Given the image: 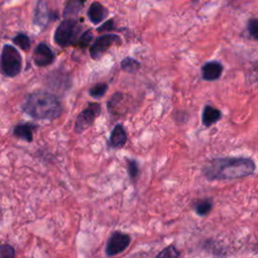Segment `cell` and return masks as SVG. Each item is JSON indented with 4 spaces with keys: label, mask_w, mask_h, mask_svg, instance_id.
Listing matches in <instances>:
<instances>
[{
    "label": "cell",
    "mask_w": 258,
    "mask_h": 258,
    "mask_svg": "<svg viewBox=\"0 0 258 258\" xmlns=\"http://www.w3.org/2000/svg\"><path fill=\"white\" fill-rule=\"evenodd\" d=\"M255 170V163L246 157H223L211 160L204 168L210 179H232L250 175Z\"/></svg>",
    "instance_id": "obj_1"
},
{
    "label": "cell",
    "mask_w": 258,
    "mask_h": 258,
    "mask_svg": "<svg viewBox=\"0 0 258 258\" xmlns=\"http://www.w3.org/2000/svg\"><path fill=\"white\" fill-rule=\"evenodd\" d=\"M22 109L27 115L40 120H52L61 114V105L57 98L44 91L28 95Z\"/></svg>",
    "instance_id": "obj_2"
},
{
    "label": "cell",
    "mask_w": 258,
    "mask_h": 258,
    "mask_svg": "<svg viewBox=\"0 0 258 258\" xmlns=\"http://www.w3.org/2000/svg\"><path fill=\"white\" fill-rule=\"evenodd\" d=\"M22 67V58L19 51L10 44H5L1 52L2 73L7 77L17 76Z\"/></svg>",
    "instance_id": "obj_3"
},
{
    "label": "cell",
    "mask_w": 258,
    "mask_h": 258,
    "mask_svg": "<svg viewBox=\"0 0 258 258\" xmlns=\"http://www.w3.org/2000/svg\"><path fill=\"white\" fill-rule=\"evenodd\" d=\"M81 27L77 20L66 19L61 21L54 32V41L60 46H68L78 40ZM79 41V40H78Z\"/></svg>",
    "instance_id": "obj_4"
},
{
    "label": "cell",
    "mask_w": 258,
    "mask_h": 258,
    "mask_svg": "<svg viewBox=\"0 0 258 258\" xmlns=\"http://www.w3.org/2000/svg\"><path fill=\"white\" fill-rule=\"evenodd\" d=\"M101 107L98 103L90 104L84 111H82L75 123V131L77 133H82L85 131L100 114Z\"/></svg>",
    "instance_id": "obj_5"
},
{
    "label": "cell",
    "mask_w": 258,
    "mask_h": 258,
    "mask_svg": "<svg viewBox=\"0 0 258 258\" xmlns=\"http://www.w3.org/2000/svg\"><path fill=\"white\" fill-rule=\"evenodd\" d=\"M121 39L116 34H104L98 37L90 48L91 57L94 59L100 58L113 44L120 43Z\"/></svg>",
    "instance_id": "obj_6"
},
{
    "label": "cell",
    "mask_w": 258,
    "mask_h": 258,
    "mask_svg": "<svg viewBox=\"0 0 258 258\" xmlns=\"http://www.w3.org/2000/svg\"><path fill=\"white\" fill-rule=\"evenodd\" d=\"M130 244V237L121 232H115L111 235L106 246L108 256H114L124 251Z\"/></svg>",
    "instance_id": "obj_7"
},
{
    "label": "cell",
    "mask_w": 258,
    "mask_h": 258,
    "mask_svg": "<svg viewBox=\"0 0 258 258\" xmlns=\"http://www.w3.org/2000/svg\"><path fill=\"white\" fill-rule=\"evenodd\" d=\"M54 59V54L45 43H39L33 52L34 63L38 67H46Z\"/></svg>",
    "instance_id": "obj_8"
},
{
    "label": "cell",
    "mask_w": 258,
    "mask_h": 258,
    "mask_svg": "<svg viewBox=\"0 0 258 258\" xmlns=\"http://www.w3.org/2000/svg\"><path fill=\"white\" fill-rule=\"evenodd\" d=\"M223 73V66L218 61H209L202 67V76L206 81L218 80Z\"/></svg>",
    "instance_id": "obj_9"
},
{
    "label": "cell",
    "mask_w": 258,
    "mask_h": 258,
    "mask_svg": "<svg viewBox=\"0 0 258 258\" xmlns=\"http://www.w3.org/2000/svg\"><path fill=\"white\" fill-rule=\"evenodd\" d=\"M108 16V10L100 2H93L88 10V17L92 23L97 24Z\"/></svg>",
    "instance_id": "obj_10"
},
{
    "label": "cell",
    "mask_w": 258,
    "mask_h": 258,
    "mask_svg": "<svg viewBox=\"0 0 258 258\" xmlns=\"http://www.w3.org/2000/svg\"><path fill=\"white\" fill-rule=\"evenodd\" d=\"M126 141H127V135L123 126L121 124H117L111 133L110 145L114 148H120L125 145Z\"/></svg>",
    "instance_id": "obj_11"
},
{
    "label": "cell",
    "mask_w": 258,
    "mask_h": 258,
    "mask_svg": "<svg viewBox=\"0 0 258 258\" xmlns=\"http://www.w3.org/2000/svg\"><path fill=\"white\" fill-rule=\"evenodd\" d=\"M36 128L35 124L32 123H22L14 127L13 133L16 137L26 140L27 142L32 141L33 139V130Z\"/></svg>",
    "instance_id": "obj_12"
},
{
    "label": "cell",
    "mask_w": 258,
    "mask_h": 258,
    "mask_svg": "<svg viewBox=\"0 0 258 258\" xmlns=\"http://www.w3.org/2000/svg\"><path fill=\"white\" fill-rule=\"evenodd\" d=\"M48 21V9L46 4L43 1H38L34 16H33V23L39 27H44Z\"/></svg>",
    "instance_id": "obj_13"
},
{
    "label": "cell",
    "mask_w": 258,
    "mask_h": 258,
    "mask_svg": "<svg viewBox=\"0 0 258 258\" xmlns=\"http://www.w3.org/2000/svg\"><path fill=\"white\" fill-rule=\"evenodd\" d=\"M222 113L220 110L208 105L203 110L202 121L205 126H211L221 119Z\"/></svg>",
    "instance_id": "obj_14"
},
{
    "label": "cell",
    "mask_w": 258,
    "mask_h": 258,
    "mask_svg": "<svg viewBox=\"0 0 258 258\" xmlns=\"http://www.w3.org/2000/svg\"><path fill=\"white\" fill-rule=\"evenodd\" d=\"M139 67H140V63L132 57H125L121 61V69L128 73H136Z\"/></svg>",
    "instance_id": "obj_15"
},
{
    "label": "cell",
    "mask_w": 258,
    "mask_h": 258,
    "mask_svg": "<svg viewBox=\"0 0 258 258\" xmlns=\"http://www.w3.org/2000/svg\"><path fill=\"white\" fill-rule=\"evenodd\" d=\"M212 209V203L209 200H203L195 204V210L198 215L206 216Z\"/></svg>",
    "instance_id": "obj_16"
},
{
    "label": "cell",
    "mask_w": 258,
    "mask_h": 258,
    "mask_svg": "<svg viewBox=\"0 0 258 258\" xmlns=\"http://www.w3.org/2000/svg\"><path fill=\"white\" fill-rule=\"evenodd\" d=\"M13 42L23 50H28L30 47V39L24 33H18L14 38Z\"/></svg>",
    "instance_id": "obj_17"
},
{
    "label": "cell",
    "mask_w": 258,
    "mask_h": 258,
    "mask_svg": "<svg viewBox=\"0 0 258 258\" xmlns=\"http://www.w3.org/2000/svg\"><path fill=\"white\" fill-rule=\"evenodd\" d=\"M107 88H108L107 84H104V83L97 84L90 89L89 94L91 95V97L98 99V98H101L105 94V92L107 91Z\"/></svg>",
    "instance_id": "obj_18"
},
{
    "label": "cell",
    "mask_w": 258,
    "mask_h": 258,
    "mask_svg": "<svg viewBox=\"0 0 258 258\" xmlns=\"http://www.w3.org/2000/svg\"><path fill=\"white\" fill-rule=\"evenodd\" d=\"M178 255L179 253L176 248L173 245H170L163 249L155 258H177Z\"/></svg>",
    "instance_id": "obj_19"
},
{
    "label": "cell",
    "mask_w": 258,
    "mask_h": 258,
    "mask_svg": "<svg viewBox=\"0 0 258 258\" xmlns=\"http://www.w3.org/2000/svg\"><path fill=\"white\" fill-rule=\"evenodd\" d=\"M247 29L252 38L258 40V18H250L247 23Z\"/></svg>",
    "instance_id": "obj_20"
},
{
    "label": "cell",
    "mask_w": 258,
    "mask_h": 258,
    "mask_svg": "<svg viewBox=\"0 0 258 258\" xmlns=\"http://www.w3.org/2000/svg\"><path fill=\"white\" fill-rule=\"evenodd\" d=\"M15 252L12 246L8 244H2L0 247V258H14Z\"/></svg>",
    "instance_id": "obj_21"
},
{
    "label": "cell",
    "mask_w": 258,
    "mask_h": 258,
    "mask_svg": "<svg viewBox=\"0 0 258 258\" xmlns=\"http://www.w3.org/2000/svg\"><path fill=\"white\" fill-rule=\"evenodd\" d=\"M83 2L81 0H73L72 2L68 3L67 5V8L64 10V14L66 15H69V14H72V13H77V11L82 8V4Z\"/></svg>",
    "instance_id": "obj_22"
},
{
    "label": "cell",
    "mask_w": 258,
    "mask_h": 258,
    "mask_svg": "<svg viewBox=\"0 0 258 258\" xmlns=\"http://www.w3.org/2000/svg\"><path fill=\"white\" fill-rule=\"evenodd\" d=\"M92 38H93V33H92V31H91V30H87V31H85L83 34H81V37L79 38L78 43L80 44V46L86 47V46H88V45L90 44Z\"/></svg>",
    "instance_id": "obj_23"
},
{
    "label": "cell",
    "mask_w": 258,
    "mask_h": 258,
    "mask_svg": "<svg viewBox=\"0 0 258 258\" xmlns=\"http://www.w3.org/2000/svg\"><path fill=\"white\" fill-rule=\"evenodd\" d=\"M128 173L132 179L138 174V164L135 160H128Z\"/></svg>",
    "instance_id": "obj_24"
},
{
    "label": "cell",
    "mask_w": 258,
    "mask_h": 258,
    "mask_svg": "<svg viewBox=\"0 0 258 258\" xmlns=\"http://www.w3.org/2000/svg\"><path fill=\"white\" fill-rule=\"evenodd\" d=\"M113 26H114V22H113V20L111 19V20H109V21H107L105 24H103L102 26H100L99 27V31H104V30H110V29H113Z\"/></svg>",
    "instance_id": "obj_25"
}]
</instances>
